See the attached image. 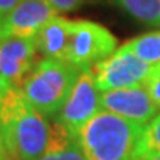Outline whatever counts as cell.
Returning <instances> with one entry per match:
<instances>
[{
  "instance_id": "1",
  "label": "cell",
  "mask_w": 160,
  "mask_h": 160,
  "mask_svg": "<svg viewBox=\"0 0 160 160\" xmlns=\"http://www.w3.org/2000/svg\"><path fill=\"white\" fill-rule=\"evenodd\" d=\"M51 135L48 117L27 101L19 88L0 101V137L8 156L13 160H36L45 154Z\"/></svg>"
},
{
  "instance_id": "2",
  "label": "cell",
  "mask_w": 160,
  "mask_h": 160,
  "mask_svg": "<svg viewBox=\"0 0 160 160\" xmlns=\"http://www.w3.org/2000/svg\"><path fill=\"white\" fill-rule=\"evenodd\" d=\"M145 126L101 110L76 135L85 160H139V141Z\"/></svg>"
},
{
  "instance_id": "3",
  "label": "cell",
  "mask_w": 160,
  "mask_h": 160,
  "mask_svg": "<svg viewBox=\"0 0 160 160\" xmlns=\"http://www.w3.org/2000/svg\"><path fill=\"white\" fill-rule=\"evenodd\" d=\"M82 70L65 59L43 58L19 86L24 97L45 117H55L67 101Z\"/></svg>"
},
{
  "instance_id": "4",
  "label": "cell",
  "mask_w": 160,
  "mask_h": 160,
  "mask_svg": "<svg viewBox=\"0 0 160 160\" xmlns=\"http://www.w3.org/2000/svg\"><path fill=\"white\" fill-rule=\"evenodd\" d=\"M117 39L104 25L92 21H74L65 61L80 70L108 58L116 51Z\"/></svg>"
},
{
  "instance_id": "5",
  "label": "cell",
  "mask_w": 160,
  "mask_h": 160,
  "mask_svg": "<svg viewBox=\"0 0 160 160\" xmlns=\"http://www.w3.org/2000/svg\"><path fill=\"white\" fill-rule=\"evenodd\" d=\"M150 70L151 64L144 62L133 53L119 48L108 58L92 65L89 71L97 88L101 92H105L144 85Z\"/></svg>"
},
{
  "instance_id": "6",
  "label": "cell",
  "mask_w": 160,
  "mask_h": 160,
  "mask_svg": "<svg viewBox=\"0 0 160 160\" xmlns=\"http://www.w3.org/2000/svg\"><path fill=\"white\" fill-rule=\"evenodd\" d=\"M89 70H82L67 101L53 119L68 131L76 139L82 126L101 111V93Z\"/></svg>"
},
{
  "instance_id": "7",
  "label": "cell",
  "mask_w": 160,
  "mask_h": 160,
  "mask_svg": "<svg viewBox=\"0 0 160 160\" xmlns=\"http://www.w3.org/2000/svg\"><path fill=\"white\" fill-rule=\"evenodd\" d=\"M101 108L141 126L157 116L159 105L144 85L101 92Z\"/></svg>"
},
{
  "instance_id": "8",
  "label": "cell",
  "mask_w": 160,
  "mask_h": 160,
  "mask_svg": "<svg viewBox=\"0 0 160 160\" xmlns=\"http://www.w3.org/2000/svg\"><path fill=\"white\" fill-rule=\"evenodd\" d=\"M37 49L33 39L2 36L0 37V76L13 88H19L34 68Z\"/></svg>"
},
{
  "instance_id": "9",
  "label": "cell",
  "mask_w": 160,
  "mask_h": 160,
  "mask_svg": "<svg viewBox=\"0 0 160 160\" xmlns=\"http://www.w3.org/2000/svg\"><path fill=\"white\" fill-rule=\"evenodd\" d=\"M59 12L48 0H21L2 21V36L33 39L37 31ZM0 36V37H2Z\"/></svg>"
},
{
  "instance_id": "10",
  "label": "cell",
  "mask_w": 160,
  "mask_h": 160,
  "mask_svg": "<svg viewBox=\"0 0 160 160\" xmlns=\"http://www.w3.org/2000/svg\"><path fill=\"white\" fill-rule=\"evenodd\" d=\"M73 22L74 21L59 15L49 19L33 37L40 55L53 59H65L73 33Z\"/></svg>"
},
{
  "instance_id": "11",
  "label": "cell",
  "mask_w": 160,
  "mask_h": 160,
  "mask_svg": "<svg viewBox=\"0 0 160 160\" xmlns=\"http://www.w3.org/2000/svg\"><path fill=\"white\" fill-rule=\"evenodd\" d=\"M120 49L131 52L147 64L160 62V31L138 36L120 46Z\"/></svg>"
},
{
  "instance_id": "12",
  "label": "cell",
  "mask_w": 160,
  "mask_h": 160,
  "mask_svg": "<svg viewBox=\"0 0 160 160\" xmlns=\"http://www.w3.org/2000/svg\"><path fill=\"white\" fill-rule=\"evenodd\" d=\"M131 17L151 25H160V0H110Z\"/></svg>"
},
{
  "instance_id": "13",
  "label": "cell",
  "mask_w": 160,
  "mask_h": 160,
  "mask_svg": "<svg viewBox=\"0 0 160 160\" xmlns=\"http://www.w3.org/2000/svg\"><path fill=\"white\" fill-rule=\"evenodd\" d=\"M139 157L150 154H160V114H157L144 128L139 141Z\"/></svg>"
},
{
  "instance_id": "14",
  "label": "cell",
  "mask_w": 160,
  "mask_h": 160,
  "mask_svg": "<svg viewBox=\"0 0 160 160\" xmlns=\"http://www.w3.org/2000/svg\"><path fill=\"white\" fill-rule=\"evenodd\" d=\"M36 160H85V157L82 154L77 142L73 141L67 147L52 150V151H46L45 154H42Z\"/></svg>"
},
{
  "instance_id": "15",
  "label": "cell",
  "mask_w": 160,
  "mask_h": 160,
  "mask_svg": "<svg viewBox=\"0 0 160 160\" xmlns=\"http://www.w3.org/2000/svg\"><path fill=\"white\" fill-rule=\"evenodd\" d=\"M144 86L150 92V95L154 99V102L160 107V62L151 65V70H150L148 77L145 80Z\"/></svg>"
},
{
  "instance_id": "16",
  "label": "cell",
  "mask_w": 160,
  "mask_h": 160,
  "mask_svg": "<svg viewBox=\"0 0 160 160\" xmlns=\"http://www.w3.org/2000/svg\"><path fill=\"white\" fill-rule=\"evenodd\" d=\"M58 12H70L79 9L88 0H48Z\"/></svg>"
},
{
  "instance_id": "17",
  "label": "cell",
  "mask_w": 160,
  "mask_h": 160,
  "mask_svg": "<svg viewBox=\"0 0 160 160\" xmlns=\"http://www.w3.org/2000/svg\"><path fill=\"white\" fill-rule=\"evenodd\" d=\"M19 2H21V0H0V17L2 18L8 17V15L11 13V11Z\"/></svg>"
},
{
  "instance_id": "18",
  "label": "cell",
  "mask_w": 160,
  "mask_h": 160,
  "mask_svg": "<svg viewBox=\"0 0 160 160\" xmlns=\"http://www.w3.org/2000/svg\"><path fill=\"white\" fill-rule=\"evenodd\" d=\"M11 88H13V86H12L6 79H3V77L0 76V101L5 98V95L8 92L11 91Z\"/></svg>"
},
{
  "instance_id": "19",
  "label": "cell",
  "mask_w": 160,
  "mask_h": 160,
  "mask_svg": "<svg viewBox=\"0 0 160 160\" xmlns=\"http://www.w3.org/2000/svg\"><path fill=\"white\" fill-rule=\"evenodd\" d=\"M0 160H9V156H8V153H6V150H5L2 137H0Z\"/></svg>"
},
{
  "instance_id": "20",
  "label": "cell",
  "mask_w": 160,
  "mask_h": 160,
  "mask_svg": "<svg viewBox=\"0 0 160 160\" xmlns=\"http://www.w3.org/2000/svg\"><path fill=\"white\" fill-rule=\"evenodd\" d=\"M139 160H160V154H150V156H142V157H139Z\"/></svg>"
},
{
  "instance_id": "21",
  "label": "cell",
  "mask_w": 160,
  "mask_h": 160,
  "mask_svg": "<svg viewBox=\"0 0 160 160\" xmlns=\"http://www.w3.org/2000/svg\"><path fill=\"white\" fill-rule=\"evenodd\" d=\"M2 21H3V18L0 17V36H2Z\"/></svg>"
}]
</instances>
